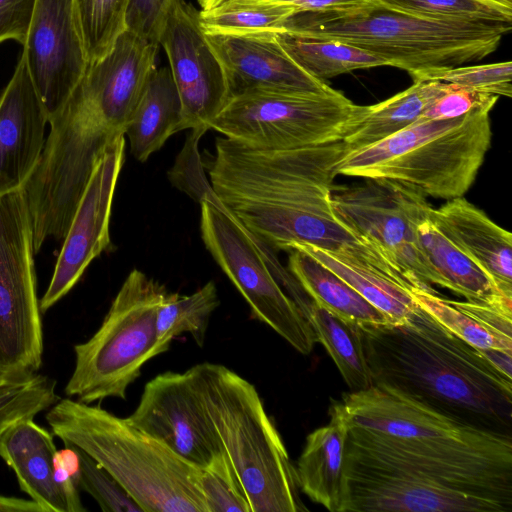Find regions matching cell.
<instances>
[{
	"label": "cell",
	"instance_id": "1",
	"mask_svg": "<svg viewBox=\"0 0 512 512\" xmlns=\"http://www.w3.org/2000/svg\"><path fill=\"white\" fill-rule=\"evenodd\" d=\"M347 153L342 141L283 150L254 149L217 137L207 166L223 207L258 241L288 251L310 244L371 265L409 283L382 254L335 214L331 203L336 168Z\"/></svg>",
	"mask_w": 512,
	"mask_h": 512
},
{
	"label": "cell",
	"instance_id": "2",
	"mask_svg": "<svg viewBox=\"0 0 512 512\" xmlns=\"http://www.w3.org/2000/svg\"><path fill=\"white\" fill-rule=\"evenodd\" d=\"M157 52L123 31L105 56L88 64L49 119L40 160L24 187L35 253L49 238L64 239L99 158L127 130Z\"/></svg>",
	"mask_w": 512,
	"mask_h": 512
},
{
	"label": "cell",
	"instance_id": "3",
	"mask_svg": "<svg viewBox=\"0 0 512 512\" xmlns=\"http://www.w3.org/2000/svg\"><path fill=\"white\" fill-rule=\"evenodd\" d=\"M358 331L373 385L512 437V378L419 305L402 322L358 324Z\"/></svg>",
	"mask_w": 512,
	"mask_h": 512
},
{
	"label": "cell",
	"instance_id": "4",
	"mask_svg": "<svg viewBox=\"0 0 512 512\" xmlns=\"http://www.w3.org/2000/svg\"><path fill=\"white\" fill-rule=\"evenodd\" d=\"M45 419L54 436L92 457L143 512H207L200 468L127 418L69 397L52 405Z\"/></svg>",
	"mask_w": 512,
	"mask_h": 512
},
{
	"label": "cell",
	"instance_id": "5",
	"mask_svg": "<svg viewBox=\"0 0 512 512\" xmlns=\"http://www.w3.org/2000/svg\"><path fill=\"white\" fill-rule=\"evenodd\" d=\"M284 29L378 54L414 81L430 71L485 58L498 48L511 24L429 19L378 1L350 12H299Z\"/></svg>",
	"mask_w": 512,
	"mask_h": 512
},
{
	"label": "cell",
	"instance_id": "6",
	"mask_svg": "<svg viewBox=\"0 0 512 512\" xmlns=\"http://www.w3.org/2000/svg\"><path fill=\"white\" fill-rule=\"evenodd\" d=\"M490 110L451 119H418L387 138L347 152L337 175L386 180L423 196L463 197L491 144Z\"/></svg>",
	"mask_w": 512,
	"mask_h": 512
},
{
	"label": "cell",
	"instance_id": "7",
	"mask_svg": "<svg viewBox=\"0 0 512 512\" xmlns=\"http://www.w3.org/2000/svg\"><path fill=\"white\" fill-rule=\"evenodd\" d=\"M206 413L251 512H302L295 466L255 386L221 364L193 366Z\"/></svg>",
	"mask_w": 512,
	"mask_h": 512
},
{
	"label": "cell",
	"instance_id": "8",
	"mask_svg": "<svg viewBox=\"0 0 512 512\" xmlns=\"http://www.w3.org/2000/svg\"><path fill=\"white\" fill-rule=\"evenodd\" d=\"M168 293L138 269L128 274L98 330L74 346L75 366L64 389L68 397L88 404L126 400L143 365L163 353L156 319Z\"/></svg>",
	"mask_w": 512,
	"mask_h": 512
},
{
	"label": "cell",
	"instance_id": "9",
	"mask_svg": "<svg viewBox=\"0 0 512 512\" xmlns=\"http://www.w3.org/2000/svg\"><path fill=\"white\" fill-rule=\"evenodd\" d=\"M362 106L341 92L251 91L231 97L209 128L254 149L283 150L342 141Z\"/></svg>",
	"mask_w": 512,
	"mask_h": 512
},
{
	"label": "cell",
	"instance_id": "10",
	"mask_svg": "<svg viewBox=\"0 0 512 512\" xmlns=\"http://www.w3.org/2000/svg\"><path fill=\"white\" fill-rule=\"evenodd\" d=\"M33 236L25 190L0 196V378L34 374L42 365Z\"/></svg>",
	"mask_w": 512,
	"mask_h": 512
},
{
	"label": "cell",
	"instance_id": "11",
	"mask_svg": "<svg viewBox=\"0 0 512 512\" xmlns=\"http://www.w3.org/2000/svg\"><path fill=\"white\" fill-rule=\"evenodd\" d=\"M347 458L428 478L512 506V448L403 439L350 423Z\"/></svg>",
	"mask_w": 512,
	"mask_h": 512
},
{
	"label": "cell",
	"instance_id": "12",
	"mask_svg": "<svg viewBox=\"0 0 512 512\" xmlns=\"http://www.w3.org/2000/svg\"><path fill=\"white\" fill-rule=\"evenodd\" d=\"M200 207L203 243L246 300L251 316L299 353L310 354L316 335L276 280L262 244L223 206L204 200Z\"/></svg>",
	"mask_w": 512,
	"mask_h": 512
},
{
	"label": "cell",
	"instance_id": "13",
	"mask_svg": "<svg viewBox=\"0 0 512 512\" xmlns=\"http://www.w3.org/2000/svg\"><path fill=\"white\" fill-rule=\"evenodd\" d=\"M331 203L336 216L414 287L432 288L434 278L415 233L416 222L431 207L425 196L399 183L366 179L362 184L333 185Z\"/></svg>",
	"mask_w": 512,
	"mask_h": 512
},
{
	"label": "cell",
	"instance_id": "14",
	"mask_svg": "<svg viewBox=\"0 0 512 512\" xmlns=\"http://www.w3.org/2000/svg\"><path fill=\"white\" fill-rule=\"evenodd\" d=\"M127 419L198 468L223 451L203 405L193 367L184 372L166 371L148 381Z\"/></svg>",
	"mask_w": 512,
	"mask_h": 512
},
{
	"label": "cell",
	"instance_id": "15",
	"mask_svg": "<svg viewBox=\"0 0 512 512\" xmlns=\"http://www.w3.org/2000/svg\"><path fill=\"white\" fill-rule=\"evenodd\" d=\"M159 46L182 104L181 130L209 128L228 102L223 66L200 24L199 11L184 0H172Z\"/></svg>",
	"mask_w": 512,
	"mask_h": 512
},
{
	"label": "cell",
	"instance_id": "16",
	"mask_svg": "<svg viewBox=\"0 0 512 512\" xmlns=\"http://www.w3.org/2000/svg\"><path fill=\"white\" fill-rule=\"evenodd\" d=\"M124 136L111 143L95 165L39 300L45 313L80 280L88 265L111 246L109 224L117 180L125 160Z\"/></svg>",
	"mask_w": 512,
	"mask_h": 512
},
{
	"label": "cell",
	"instance_id": "17",
	"mask_svg": "<svg viewBox=\"0 0 512 512\" xmlns=\"http://www.w3.org/2000/svg\"><path fill=\"white\" fill-rule=\"evenodd\" d=\"M340 403L351 424L394 437L512 448V437L466 425L385 385L346 393Z\"/></svg>",
	"mask_w": 512,
	"mask_h": 512
},
{
	"label": "cell",
	"instance_id": "18",
	"mask_svg": "<svg viewBox=\"0 0 512 512\" xmlns=\"http://www.w3.org/2000/svg\"><path fill=\"white\" fill-rule=\"evenodd\" d=\"M23 56L48 119L88 67L73 0H36Z\"/></svg>",
	"mask_w": 512,
	"mask_h": 512
},
{
	"label": "cell",
	"instance_id": "19",
	"mask_svg": "<svg viewBox=\"0 0 512 512\" xmlns=\"http://www.w3.org/2000/svg\"><path fill=\"white\" fill-rule=\"evenodd\" d=\"M346 512H510L505 502L347 458Z\"/></svg>",
	"mask_w": 512,
	"mask_h": 512
},
{
	"label": "cell",
	"instance_id": "20",
	"mask_svg": "<svg viewBox=\"0 0 512 512\" xmlns=\"http://www.w3.org/2000/svg\"><path fill=\"white\" fill-rule=\"evenodd\" d=\"M205 34L223 66L230 98L251 91L325 94L334 90L302 70L275 33Z\"/></svg>",
	"mask_w": 512,
	"mask_h": 512
},
{
	"label": "cell",
	"instance_id": "21",
	"mask_svg": "<svg viewBox=\"0 0 512 512\" xmlns=\"http://www.w3.org/2000/svg\"><path fill=\"white\" fill-rule=\"evenodd\" d=\"M48 123L21 54L0 94V196L26 186L40 160Z\"/></svg>",
	"mask_w": 512,
	"mask_h": 512
},
{
	"label": "cell",
	"instance_id": "22",
	"mask_svg": "<svg viewBox=\"0 0 512 512\" xmlns=\"http://www.w3.org/2000/svg\"><path fill=\"white\" fill-rule=\"evenodd\" d=\"M329 422L311 432L295 466L300 491L331 512H346L347 437L350 422L340 401H332Z\"/></svg>",
	"mask_w": 512,
	"mask_h": 512
},
{
	"label": "cell",
	"instance_id": "23",
	"mask_svg": "<svg viewBox=\"0 0 512 512\" xmlns=\"http://www.w3.org/2000/svg\"><path fill=\"white\" fill-rule=\"evenodd\" d=\"M429 217L456 246L478 263L498 288L512 296V235L463 197L447 200Z\"/></svg>",
	"mask_w": 512,
	"mask_h": 512
},
{
	"label": "cell",
	"instance_id": "24",
	"mask_svg": "<svg viewBox=\"0 0 512 512\" xmlns=\"http://www.w3.org/2000/svg\"><path fill=\"white\" fill-rule=\"evenodd\" d=\"M54 434L34 418L10 426L0 437V457L14 471L19 486L42 512H68L54 478Z\"/></svg>",
	"mask_w": 512,
	"mask_h": 512
},
{
	"label": "cell",
	"instance_id": "25",
	"mask_svg": "<svg viewBox=\"0 0 512 512\" xmlns=\"http://www.w3.org/2000/svg\"><path fill=\"white\" fill-rule=\"evenodd\" d=\"M411 294L421 308L470 345L512 351V301H455L419 287H412Z\"/></svg>",
	"mask_w": 512,
	"mask_h": 512
},
{
	"label": "cell",
	"instance_id": "26",
	"mask_svg": "<svg viewBox=\"0 0 512 512\" xmlns=\"http://www.w3.org/2000/svg\"><path fill=\"white\" fill-rule=\"evenodd\" d=\"M277 281L311 326L317 341L332 358L350 392L370 388L373 383L358 324L344 320L318 305L288 269L277 274Z\"/></svg>",
	"mask_w": 512,
	"mask_h": 512
},
{
	"label": "cell",
	"instance_id": "27",
	"mask_svg": "<svg viewBox=\"0 0 512 512\" xmlns=\"http://www.w3.org/2000/svg\"><path fill=\"white\" fill-rule=\"evenodd\" d=\"M430 209L416 222L415 233L417 247L433 275L434 284L466 300L512 301V296L503 293L478 263L434 225L429 217Z\"/></svg>",
	"mask_w": 512,
	"mask_h": 512
},
{
	"label": "cell",
	"instance_id": "28",
	"mask_svg": "<svg viewBox=\"0 0 512 512\" xmlns=\"http://www.w3.org/2000/svg\"><path fill=\"white\" fill-rule=\"evenodd\" d=\"M182 104L169 67H155L144 86L125 134L130 151L145 162L181 130Z\"/></svg>",
	"mask_w": 512,
	"mask_h": 512
},
{
	"label": "cell",
	"instance_id": "29",
	"mask_svg": "<svg viewBox=\"0 0 512 512\" xmlns=\"http://www.w3.org/2000/svg\"><path fill=\"white\" fill-rule=\"evenodd\" d=\"M451 88L452 84L441 81H416L382 102L362 106L356 122L342 139L347 152L377 143L416 122Z\"/></svg>",
	"mask_w": 512,
	"mask_h": 512
},
{
	"label": "cell",
	"instance_id": "30",
	"mask_svg": "<svg viewBox=\"0 0 512 512\" xmlns=\"http://www.w3.org/2000/svg\"><path fill=\"white\" fill-rule=\"evenodd\" d=\"M293 248L309 254L342 278L392 323L406 320L418 306L411 294L412 286L371 265L310 244H296L290 249Z\"/></svg>",
	"mask_w": 512,
	"mask_h": 512
},
{
	"label": "cell",
	"instance_id": "31",
	"mask_svg": "<svg viewBox=\"0 0 512 512\" xmlns=\"http://www.w3.org/2000/svg\"><path fill=\"white\" fill-rule=\"evenodd\" d=\"M288 269L304 291L321 307L356 324L391 323L342 278L299 249H290Z\"/></svg>",
	"mask_w": 512,
	"mask_h": 512
},
{
	"label": "cell",
	"instance_id": "32",
	"mask_svg": "<svg viewBox=\"0 0 512 512\" xmlns=\"http://www.w3.org/2000/svg\"><path fill=\"white\" fill-rule=\"evenodd\" d=\"M286 54L307 74L324 81L358 69L392 66L378 54L351 44L303 35L290 30L275 33Z\"/></svg>",
	"mask_w": 512,
	"mask_h": 512
},
{
	"label": "cell",
	"instance_id": "33",
	"mask_svg": "<svg viewBox=\"0 0 512 512\" xmlns=\"http://www.w3.org/2000/svg\"><path fill=\"white\" fill-rule=\"evenodd\" d=\"M219 305L213 281L190 295L168 293L156 319L158 344L163 353L168 351L173 339L184 333H189L199 347L204 346L210 318Z\"/></svg>",
	"mask_w": 512,
	"mask_h": 512
},
{
	"label": "cell",
	"instance_id": "34",
	"mask_svg": "<svg viewBox=\"0 0 512 512\" xmlns=\"http://www.w3.org/2000/svg\"><path fill=\"white\" fill-rule=\"evenodd\" d=\"M296 13L295 8L283 4L229 0L199 11V20L208 34L277 33Z\"/></svg>",
	"mask_w": 512,
	"mask_h": 512
},
{
	"label": "cell",
	"instance_id": "35",
	"mask_svg": "<svg viewBox=\"0 0 512 512\" xmlns=\"http://www.w3.org/2000/svg\"><path fill=\"white\" fill-rule=\"evenodd\" d=\"M128 0H73L88 64L105 56L125 30Z\"/></svg>",
	"mask_w": 512,
	"mask_h": 512
},
{
	"label": "cell",
	"instance_id": "36",
	"mask_svg": "<svg viewBox=\"0 0 512 512\" xmlns=\"http://www.w3.org/2000/svg\"><path fill=\"white\" fill-rule=\"evenodd\" d=\"M59 399L56 381L48 376L0 378V437L16 422L34 418Z\"/></svg>",
	"mask_w": 512,
	"mask_h": 512
},
{
	"label": "cell",
	"instance_id": "37",
	"mask_svg": "<svg viewBox=\"0 0 512 512\" xmlns=\"http://www.w3.org/2000/svg\"><path fill=\"white\" fill-rule=\"evenodd\" d=\"M391 8L444 21L509 23L512 9L482 0H378Z\"/></svg>",
	"mask_w": 512,
	"mask_h": 512
},
{
	"label": "cell",
	"instance_id": "38",
	"mask_svg": "<svg viewBox=\"0 0 512 512\" xmlns=\"http://www.w3.org/2000/svg\"><path fill=\"white\" fill-rule=\"evenodd\" d=\"M199 481L207 512H251L238 477L223 451L200 468Z\"/></svg>",
	"mask_w": 512,
	"mask_h": 512
},
{
	"label": "cell",
	"instance_id": "39",
	"mask_svg": "<svg viewBox=\"0 0 512 512\" xmlns=\"http://www.w3.org/2000/svg\"><path fill=\"white\" fill-rule=\"evenodd\" d=\"M435 80L496 96L512 95L510 61L471 66H456L430 71L413 82Z\"/></svg>",
	"mask_w": 512,
	"mask_h": 512
},
{
	"label": "cell",
	"instance_id": "40",
	"mask_svg": "<svg viewBox=\"0 0 512 512\" xmlns=\"http://www.w3.org/2000/svg\"><path fill=\"white\" fill-rule=\"evenodd\" d=\"M73 447L79 457V488L90 494L102 511L143 512L137 502L108 471L87 453Z\"/></svg>",
	"mask_w": 512,
	"mask_h": 512
},
{
	"label": "cell",
	"instance_id": "41",
	"mask_svg": "<svg viewBox=\"0 0 512 512\" xmlns=\"http://www.w3.org/2000/svg\"><path fill=\"white\" fill-rule=\"evenodd\" d=\"M207 130L209 129L203 127L191 129L174 166L168 172V177L175 187L188 194L199 204L204 200H209L216 205L223 206L213 191L210 181L206 178L204 164L198 150L199 140Z\"/></svg>",
	"mask_w": 512,
	"mask_h": 512
},
{
	"label": "cell",
	"instance_id": "42",
	"mask_svg": "<svg viewBox=\"0 0 512 512\" xmlns=\"http://www.w3.org/2000/svg\"><path fill=\"white\" fill-rule=\"evenodd\" d=\"M172 0H128L125 30L139 39L159 46L162 29Z\"/></svg>",
	"mask_w": 512,
	"mask_h": 512
},
{
	"label": "cell",
	"instance_id": "43",
	"mask_svg": "<svg viewBox=\"0 0 512 512\" xmlns=\"http://www.w3.org/2000/svg\"><path fill=\"white\" fill-rule=\"evenodd\" d=\"M499 96L478 92L452 84V88L437 98L419 119H451L476 109L490 110Z\"/></svg>",
	"mask_w": 512,
	"mask_h": 512
},
{
	"label": "cell",
	"instance_id": "44",
	"mask_svg": "<svg viewBox=\"0 0 512 512\" xmlns=\"http://www.w3.org/2000/svg\"><path fill=\"white\" fill-rule=\"evenodd\" d=\"M64 446L54 455V478L65 498L68 512H84L86 509L79 495V457L72 445Z\"/></svg>",
	"mask_w": 512,
	"mask_h": 512
},
{
	"label": "cell",
	"instance_id": "45",
	"mask_svg": "<svg viewBox=\"0 0 512 512\" xmlns=\"http://www.w3.org/2000/svg\"><path fill=\"white\" fill-rule=\"evenodd\" d=\"M36 0H0V43L24 44Z\"/></svg>",
	"mask_w": 512,
	"mask_h": 512
},
{
	"label": "cell",
	"instance_id": "46",
	"mask_svg": "<svg viewBox=\"0 0 512 512\" xmlns=\"http://www.w3.org/2000/svg\"><path fill=\"white\" fill-rule=\"evenodd\" d=\"M262 3L288 5L299 12H350L373 5L378 0H251Z\"/></svg>",
	"mask_w": 512,
	"mask_h": 512
},
{
	"label": "cell",
	"instance_id": "47",
	"mask_svg": "<svg viewBox=\"0 0 512 512\" xmlns=\"http://www.w3.org/2000/svg\"><path fill=\"white\" fill-rule=\"evenodd\" d=\"M0 512H42L33 501L0 495Z\"/></svg>",
	"mask_w": 512,
	"mask_h": 512
},
{
	"label": "cell",
	"instance_id": "48",
	"mask_svg": "<svg viewBox=\"0 0 512 512\" xmlns=\"http://www.w3.org/2000/svg\"><path fill=\"white\" fill-rule=\"evenodd\" d=\"M487 359L502 373L512 378V351L480 349Z\"/></svg>",
	"mask_w": 512,
	"mask_h": 512
},
{
	"label": "cell",
	"instance_id": "49",
	"mask_svg": "<svg viewBox=\"0 0 512 512\" xmlns=\"http://www.w3.org/2000/svg\"><path fill=\"white\" fill-rule=\"evenodd\" d=\"M229 0H198L201 10H209L215 8Z\"/></svg>",
	"mask_w": 512,
	"mask_h": 512
},
{
	"label": "cell",
	"instance_id": "50",
	"mask_svg": "<svg viewBox=\"0 0 512 512\" xmlns=\"http://www.w3.org/2000/svg\"><path fill=\"white\" fill-rule=\"evenodd\" d=\"M512 9V0H482Z\"/></svg>",
	"mask_w": 512,
	"mask_h": 512
}]
</instances>
